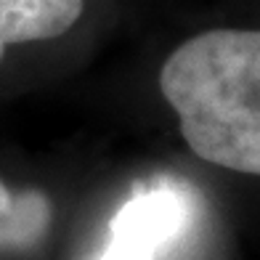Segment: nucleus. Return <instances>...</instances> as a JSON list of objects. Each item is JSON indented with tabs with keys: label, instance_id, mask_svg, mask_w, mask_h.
Instances as JSON below:
<instances>
[{
	"label": "nucleus",
	"instance_id": "1",
	"mask_svg": "<svg viewBox=\"0 0 260 260\" xmlns=\"http://www.w3.org/2000/svg\"><path fill=\"white\" fill-rule=\"evenodd\" d=\"M159 88L197 157L260 175V29H210L175 48Z\"/></svg>",
	"mask_w": 260,
	"mask_h": 260
},
{
	"label": "nucleus",
	"instance_id": "2",
	"mask_svg": "<svg viewBox=\"0 0 260 260\" xmlns=\"http://www.w3.org/2000/svg\"><path fill=\"white\" fill-rule=\"evenodd\" d=\"M186 199L173 188L138 194L114 215L112 239L101 260H154V255L183 229Z\"/></svg>",
	"mask_w": 260,
	"mask_h": 260
},
{
	"label": "nucleus",
	"instance_id": "3",
	"mask_svg": "<svg viewBox=\"0 0 260 260\" xmlns=\"http://www.w3.org/2000/svg\"><path fill=\"white\" fill-rule=\"evenodd\" d=\"M82 14V0H0V58L14 43L64 35Z\"/></svg>",
	"mask_w": 260,
	"mask_h": 260
},
{
	"label": "nucleus",
	"instance_id": "4",
	"mask_svg": "<svg viewBox=\"0 0 260 260\" xmlns=\"http://www.w3.org/2000/svg\"><path fill=\"white\" fill-rule=\"evenodd\" d=\"M51 207L40 191L8 194L0 183V247H32L48 229Z\"/></svg>",
	"mask_w": 260,
	"mask_h": 260
}]
</instances>
